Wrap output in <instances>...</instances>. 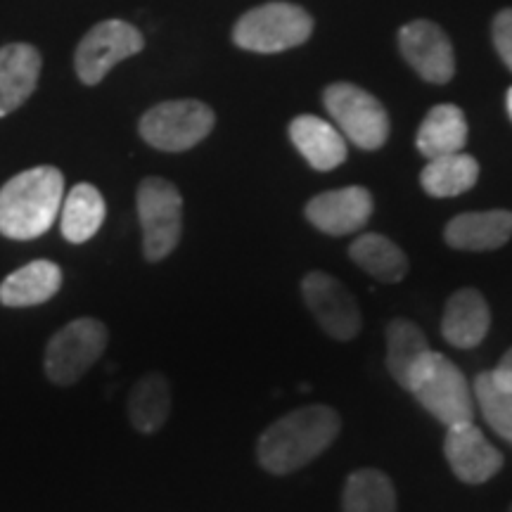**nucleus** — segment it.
Wrapping results in <instances>:
<instances>
[{
  "mask_svg": "<svg viewBox=\"0 0 512 512\" xmlns=\"http://www.w3.org/2000/svg\"><path fill=\"white\" fill-rule=\"evenodd\" d=\"M342 420L330 406H306L287 413L261 434L256 444L259 465L271 475H290L332 446Z\"/></svg>",
  "mask_w": 512,
  "mask_h": 512,
  "instance_id": "obj_1",
  "label": "nucleus"
},
{
  "mask_svg": "<svg viewBox=\"0 0 512 512\" xmlns=\"http://www.w3.org/2000/svg\"><path fill=\"white\" fill-rule=\"evenodd\" d=\"M64 176L55 166H34L12 176L0 188V235L8 240H36L46 235L60 214Z\"/></svg>",
  "mask_w": 512,
  "mask_h": 512,
  "instance_id": "obj_2",
  "label": "nucleus"
},
{
  "mask_svg": "<svg viewBox=\"0 0 512 512\" xmlns=\"http://www.w3.org/2000/svg\"><path fill=\"white\" fill-rule=\"evenodd\" d=\"M408 392L441 425L451 427L458 422H472L475 418V401H472L470 384L451 358L439 351H427L415 366Z\"/></svg>",
  "mask_w": 512,
  "mask_h": 512,
  "instance_id": "obj_3",
  "label": "nucleus"
},
{
  "mask_svg": "<svg viewBox=\"0 0 512 512\" xmlns=\"http://www.w3.org/2000/svg\"><path fill=\"white\" fill-rule=\"evenodd\" d=\"M110 332L98 318H76L48 339L43 370L55 387H72L105 354Z\"/></svg>",
  "mask_w": 512,
  "mask_h": 512,
  "instance_id": "obj_4",
  "label": "nucleus"
},
{
  "mask_svg": "<svg viewBox=\"0 0 512 512\" xmlns=\"http://www.w3.org/2000/svg\"><path fill=\"white\" fill-rule=\"evenodd\" d=\"M138 221L143 228V256L159 264L176 252L183 235V197L171 181L150 176L140 181L136 192Z\"/></svg>",
  "mask_w": 512,
  "mask_h": 512,
  "instance_id": "obj_5",
  "label": "nucleus"
},
{
  "mask_svg": "<svg viewBox=\"0 0 512 512\" xmlns=\"http://www.w3.org/2000/svg\"><path fill=\"white\" fill-rule=\"evenodd\" d=\"M313 17L292 3H268L249 10L233 29L235 46L252 53H283L309 41Z\"/></svg>",
  "mask_w": 512,
  "mask_h": 512,
  "instance_id": "obj_6",
  "label": "nucleus"
},
{
  "mask_svg": "<svg viewBox=\"0 0 512 512\" xmlns=\"http://www.w3.org/2000/svg\"><path fill=\"white\" fill-rule=\"evenodd\" d=\"M216 124L211 107L200 100L159 102L143 114L138 131L147 145L162 152H185L200 145Z\"/></svg>",
  "mask_w": 512,
  "mask_h": 512,
  "instance_id": "obj_7",
  "label": "nucleus"
},
{
  "mask_svg": "<svg viewBox=\"0 0 512 512\" xmlns=\"http://www.w3.org/2000/svg\"><path fill=\"white\" fill-rule=\"evenodd\" d=\"M325 110L339 131L361 150H380L389 138V117L382 102L354 83H332L323 93Z\"/></svg>",
  "mask_w": 512,
  "mask_h": 512,
  "instance_id": "obj_8",
  "label": "nucleus"
},
{
  "mask_svg": "<svg viewBox=\"0 0 512 512\" xmlns=\"http://www.w3.org/2000/svg\"><path fill=\"white\" fill-rule=\"evenodd\" d=\"M143 46L145 38L133 24L121 22V19H107V22L95 24L76 48V76L86 86H98L114 64L140 53Z\"/></svg>",
  "mask_w": 512,
  "mask_h": 512,
  "instance_id": "obj_9",
  "label": "nucleus"
},
{
  "mask_svg": "<svg viewBox=\"0 0 512 512\" xmlns=\"http://www.w3.org/2000/svg\"><path fill=\"white\" fill-rule=\"evenodd\" d=\"M302 297L318 325L339 342H349L361 330V309L347 285L323 271H309L302 280Z\"/></svg>",
  "mask_w": 512,
  "mask_h": 512,
  "instance_id": "obj_10",
  "label": "nucleus"
},
{
  "mask_svg": "<svg viewBox=\"0 0 512 512\" xmlns=\"http://www.w3.org/2000/svg\"><path fill=\"white\" fill-rule=\"evenodd\" d=\"M444 453L453 475L465 484L489 482L503 467L501 451L486 441L484 432L475 422H458L448 427Z\"/></svg>",
  "mask_w": 512,
  "mask_h": 512,
  "instance_id": "obj_11",
  "label": "nucleus"
},
{
  "mask_svg": "<svg viewBox=\"0 0 512 512\" xmlns=\"http://www.w3.org/2000/svg\"><path fill=\"white\" fill-rule=\"evenodd\" d=\"M399 48L406 62L430 83H448L456 72V57L448 36L437 24L415 19L399 31Z\"/></svg>",
  "mask_w": 512,
  "mask_h": 512,
  "instance_id": "obj_12",
  "label": "nucleus"
},
{
  "mask_svg": "<svg viewBox=\"0 0 512 512\" xmlns=\"http://www.w3.org/2000/svg\"><path fill=\"white\" fill-rule=\"evenodd\" d=\"M370 214H373V195L358 185L320 192L306 204V219L320 233L337 235V238L361 230L370 221Z\"/></svg>",
  "mask_w": 512,
  "mask_h": 512,
  "instance_id": "obj_13",
  "label": "nucleus"
},
{
  "mask_svg": "<svg viewBox=\"0 0 512 512\" xmlns=\"http://www.w3.org/2000/svg\"><path fill=\"white\" fill-rule=\"evenodd\" d=\"M446 245L460 252H491L512 238V211H467L448 221Z\"/></svg>",
  "mask_w": 512,
  "mask_h": 512,
  "instance_id": "obj_14",
  "label": "nucleus"
},
{
  "mask_svg": "<svg viewBox=\"0 0 512 512\" xmlns=\"http://www.w3.org/2000/svg\"><path fill=\"white\" fill-rule=\"evenodd\" d=\"M41 64V55L29 43L0 48V119L19 110L34 95Z\"/></svg>",
  "mask_w": 512,
  "mask_h": 512,
  "instance_id": "obj_15",
  "label": "nucleus"
},
{
  "mask_svg": "<svg viewBox=\"0 0 512 512\" xmlns=\"http://www.w3.org/2000/svg\"><path fill=\"white\" fill-rule=\"evenodd\" d=\"M491 325V311L482 292L465 287L446 302L441 318V335L451 347L472 349L484 342Z\"/></svg>",
  "mask_w": 512,
  "mask_h": 512,
  "instance_id": "obj_16",
  "label": "nucleus"
},
{
  "mask_svg": "<svg viewBox=\"0 0 512 512\" xmlns=\"http://www.w3.org/2000/svg\"><path fill=\"white\" fill-rule=\"evenodd\" d=\"M62 287V268L55 261L36 259L12 271L0 283V304L5 309H31L50 302Z\"/></svg>",
  "mask_w": 512,
  "mask_h": 512,
  "instance_id": "obj_17",
  "label": "nucleus"
},
{
  "mask_svg": "<svg viewBox=\"0 0 512 512\" xmlns=\"http://www.w3.org/2000/svg\"><path fill=\"white\" fill-rule=\"evenodd\" d=\"M290 138L316 171H332L347 159V143H344L342 133L313 114H302L292 121Z\"/></svg>",
  "mask_w": 512,
  "mask_h": 512,
  "instance_id": "obj_18",
  "label": "nucleus"
},
{
  "mask_svg": "<svg viewBox=\"0 0 512 512\" xmlns=\"http://www.w3.org/2000/svg\"><path fill=\"white\" fill-rule=\"evenodd\" d=\"M62 216H60V230L62 238L72 245H83L105 223V197L100 190L91 183H79L69 190V195L62 200Z\"/></svg>",
  "mask_w": 512,
  "mask_h": 512,
  "instance_id": "obj_19",
  "label": "nucleus"
},
{
  "mask_svg": "<svg viewBox=\"0 0 512 512\" xmlns=\"http://www.w3.org/2000/svg\"><path fill=\"white\" fill-rule=\"evenodd\" d=\"M128 420L140 434L162 430L171 415V384L162 373H147L128 394Z\"/></svg>",
  "mask_w": 512,
  "mask_h": 512,
  "instance_id": "obj_20",
  "label": "nucleus"
},
{
  "mask_svg": "<svg viewBox=\"0 0 512 512\" xmlns=\"http://www.w3.org/2000/svg\"><path fill=\"white\" fill-rule=\"evenodd\" d=\"M467 143V121L465 114L456 105L432 107L422 121L415 145L427 159L463 152Z\"/></svg>",
  "mask_w": 512,
  "mask_h": 512,
  "instance_id": "obj_21",
  "label": "nucleus"
},
{
  "mask_svg": "<svg viewBox=\"0 0 512 512\" xmlns=\"http://www.w3.org/2000/svg\"><path fill=\"white\" fill-rule=\"evenodd\" d=\"M349 256L358 268L373 275L380 283H401L408 275V259L399 245L377 233H366L356 238L349 247Z\"/></svg>",
  "mask_w": 512,
  "mask_h": 512,
  "instance_id": "obj_22",
  "label": "nucleus"
},
{
  "mask_svg": "<svg viewBox=\"0 0 512 512\" xmlns=\"http://www.w3.org/2000/svg\"><path fill=\"white\" fill-rule=\"evenodd\" d=\"M477 178V159L465 152H453V155L430 159V164L420 174V185L432 197H458L475 188Z\"/></svg>",
  "mask_w": 512,
  "mask_h": 512,
  "instance_id": "obj_23",
  "label": "nucleus"
},
{
  "mask_svg": "<svg viewBox=\"0 0 512 512\" xmlns=\"http://www.w3.org/2000/svg\"><path fill=\"white\" fill-rule=\"evenodd\" d=\"M427 351L432 349L425 332L413 320L394 318L387 325V370L403 389H408V380Z\"/></svg>",
  "mask_w": 512,
  "mask_h": 512,
  "instance_id": "obj_24",
  "label": "nucleus"
},
{
  "mask_svg": "<svg viewBox=\"0 0 512 512\" xmlns=\"http://www.w3.org/2000/svg\"><path fill=\"white\" fill-rule=\"evenodd\" d=\"M342 512H396V491L384 472H351L342 491Z\"/></svg>",
  "mask_w": 512,
  "mask_h": 512,
  "instance_id": "obj_25",
  "label": "nucleus"
},
{
  "mask_svg": "<svg viewBox=\"0 0 512 512\" xmlns=\"http://www.w3.org/2000/svg\"><path fill=\"white\" fill-rule=\"evenodd\" d=\"M472 389H475L477 403L491 430L512 446V394L503 392L491 373H479Z\"/></svg>",
  "mask_w": 512,
  "mask_h": 512,
  "instance_id": "obj_26",
  "label": "nucleus"
},
{
  "mask_svg": "<svg viewBox=\"0 0 512 512\" xmlns=\"http://www.w3.org/2000/svg\"><path fill=\"white\" fill-rule=\"evenodd\" d=\"M494 46L512 72V10L498 12L494 19Z\"/></svg>",
  "mask_w": 512,
  "mask_h": 512,
  "instance_id": "obj_27",
  "label": "nucleus"
},
{
  "mask_svg": "<svg viewBox=\"0 0 512 512\" xmlns=\"http://www.w3.org/2000/svg\"><path fill=\"white\" fill-rule=\"evenodd\" d=\"M491 377H494V382L503 389V392L512 394V347L505 351L501 361H498V366L491 370Z\"/></svg>",
  "mask_w": 512,
  "mask_h": 512,
  "instance_id": "obj_28",
  "label": "nucleus"
},
{
  "mask_svg": "<svg viewBox=\"0 0 512 512\" xmlns=\"http://www.w3.org/2000/svg\"><path fill=\"white\" fill-rule=\"evenodd\" d=\"M505 107H508V114H510V119H512V88L508 91V98H505Z\"/></svg>",
  "mask_w": 512,
  "mask_h": 512,
  "instance_id": "obj_29",
  "label": "nucleus"
},
{
  "mask_svg": "<svg viewBox=\"0 0 512 512\" xmlns=\"http://www.w3.org/2000/svg\"><path fill=\"white\" fill-rule=\"evenodd\" d=\"M508 512H512V505H510V510H508Z\"/></svg>",
  "mask_w": 512,
  "mask_h": 512,
  "instance_id": "obj_30",
  "label": "nucleus"
}]
</instances>
